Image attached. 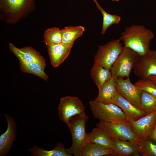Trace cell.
<instances>
[{
  "instance_id": "6da1fadb",
  "label": "cell",
  "mask_w": 156,
  "mask_h": 156,
  "mask_svg": "<svg viewBox=\"0 0 156 156\" xmlns=\"http://www.w3.org/2000/svg\"><path fill=\"white\" fill-rule=\"evenodd\" d=\"M154 37L153 32L143 25H133L125 28L119 39L124 46L141 56L150 50V43Z\"/></svg>"
},
{
  "instance_id": "7a4b0ae2",
  "label": "cell",
  "mask_w": 156,
  "mask_h": 156,
  "mask_svg": "<svg viewBox=\"0 0 156 156\" xmlns=\"http://www.w3.org/2000/svg\"><path fill=\"white\" fill-rule=\"evenodd\" d=\"M89 118L85 112L70 119L67 125L71 133L72 143L70 148L66 149L69 153L75 156H82L86 143V126Z\"/></svg>"
},
{
  "instance_id": "3957f363",
  "label": "cell",
  "mask_w": 156,
  "mask_h": 156,
  "mask_svg": "<svg viewBox=\"0 0 156 156\" xmlns=\"http://www.w3.org/2000/svg\"><path fill=\"white\" fill-rule=\"evenodd\" d=\"M96 126L102 128L112 139L129 141L138 146L141 144V140L126 120L113 122L100 121Z\"/></svg>"
},
{
  "instance_id": "277c9868",
  "label": "cell",
  "mask_w": 156,
  "mask_h": 156,
  "mask_svg": "<svg viewBox=\"0 0 156 156\" xmlns=\"http://www.w3.org/2000/svg\"><path fill=\"white\" fill-rule=\"evenodd\" d=\"M36 0H0L3 18L8 23H15L35 8Z\"/></svg>"
},
{
  "instance_id": "5b68a950",
  "label": "cell",
  "mask_w": 156,
  "mask_h": 156,
  "mask_svg": "<svg viewBox=\"0 0 156 156\" xmlns=\"http://www.w3.org/2000/svg\"><path fill=\"white\" fill-rule=\"evenodd\" d=\"M89 103L92 114L100 121L113 122L126 120L122 110L114 103H103L95 99L89 101Z\"/></svg>"
},
{
  "instance_id": "8992f818",
  "label": "cell",
  "mask_w": 156,
  "mask_h": 156,
  "mask_svg": "<svg viewBox=\"0 0 156 156\" xmlns=\"http://www.w3.org/2000/svg\"><path fill=\"white\" fill-rule=\"evenodd\" d=\"M140 56L133 50L123 46L111 69L112 77L114 79L129 77L135 62Z\"/></svg>"
},
{
  "instance_id": "52a82bcc",
  "label": "cell",
  "mask_w": 156,
  "mask_h": 156,
  "mask_svg": "<svg viewBox=\"0 0 156 156\" xmlns=\"http://www.w3.org/2000/svg\"><path fill=\"white\" fill-rule=\"evenodd\" d=\"M123 46L119 38L112 40L105 44L100 45L95 55L94 64L110 70L120 54Z\"/></svg>"
},
{
  "instance_id": "ba28073f",
  "label": "cell",
  "mask_w": 156,
  "mask_h": 156,
  "mask_svg": "<svg viewBox=\"0 0 156 156\" xmlns=\"http://www.w3.org/2000/svg\"><path fill=\"white\" fill-rule=\"evenodd\" d=\"M60 119L67 125L72 117L85 112V107L77 97L66 96L62 98L58 107Z\"/></svg>"
},
{
  "instance_id": "9c48e42d",
  "label": "cell",
  "mask_w": 156,
  "mask_h": 156,
  "mask_svg": "<svg viewBox=\"0 0 156 156\" xmlns=\"http://www.w3.org/2000/svg\"><path fill=\"white\" fill-rule=\"evenodd\" d=\"M114 79L118 92L131 103L142 109L140 103L141 90L131 82L129 77Z\"/></svg>"
},
{
  "instance_id": "30bf717a",
  "label": "cell",
  "mask_w": 156,
  "mask_h": 156,
  "mask_svg": "<svg viewBox=\"0 0 156 156\" xmlns=\"http://www.w3.org/2000/svg\"><path fill=\"white\" fill-rule=\"evenodd\" d=\"M133 69L135 74L141 79H147L151 76L156 75V57L150 50L140 56L135 62Z\"/></svg>"
},
{
  "instance_id": "8fae6325",
  "label": "cell",
  "mask_w": 156,
  "mask_h": 156,
  "mask_svg": "<svg viewBox=\"0 0 156 156\" xmlns=\"http://www.w3.org/2000/svg\"><path fill=\"white\" fill-rule=\"evenodd\" d=\"M156 121V109L137 120L128 122L141 140L148 138Z\"/></svg>"
},
{
  "instance_id": "7c38bea8",
  "label": "cell",
  "mask_w": 156,
  "mask_h": 156,
  "mask_svg": "<svg viewBox=\"0 0 156 156\" xmlns=\"http://www.w3.org/2000/svg\"><path fill=\"white\" fill-rule=\"evenodd\" d=\"M7 122L6 131L0 136V155L6 156L15 141L16 125L13 118L7 114H4Z\"/></svg>"
},
{
  "instance_id": "4fadbf2b",
  "label": "cell",
  "mask_w": 156,
  "mask_h": 156,
  "mask_svg": "<svg viewBox=\"0 0 156 156\" xmlns=\"http://www.w3.org/2000/svg\"><path fill=\"white\" fill-rule=\"evenodd\" d=\"M9 47L10 51L19 60L37 63L45 68L46 64L44 59L39 52L33 48L26 47L18 48L11 43H9Z\"/></svg>"
},
{
  "instance_id": "5bb4252c",
  "label": "cell",
  "mask_w": 156,
  "mask_h": 156,
  "mask_svg": "<svg viewBox=\"0 0 156 156\" xmlns=\"http://www.w3.org/2000/svg\"><path fill=\"white\" fill-rule=\"evenodd\" d=\"M47 46L51 63L54 67H58L65 60L73 47L62 43Z\"/></svg>"
},
{
  "instance_id": "9a60e30c",
  "label": "cell",
  "mask_w": 156,
  "mask_h": 156,
  "mask_svg": "<svg viewBox=\"0 0 156 156\" xmlns=\"http://www.w3.org/2000/svg\"><path fill=\"white\" fill-rule=\"evenodd\" d=\"M114 104L122 110L128 121L137 120L146 115L143 110L131 103L118 93Z\"/></svg>"
},
{
  "instance_id": "2e32d148",
  "label": "cell",
  "mask_w": 156,
  "mask_h": 156,
  "mask_svg": "<svg viewBox=\"0 0 156 156\" xmlns=\"http://www.w3.org/2000/svg\"><path fill=\"white\" fill-rule=\"evenodd\" d=\"M112 148L117 155L138 156L139 146L131 142L118 139H112Z\"/></svg>"
},
{
  "instance_id": "e0dca14e",
  "label": "cell",
  "mask_w": 156,
  "mask_h": 156,
  "mask_svg": "<svg viewBox=\"0 0 156 156\" xmlns=\"http://www.w3.org/2000/svg\"><path fill=\"white\" fill-rule=\"evenodd\" d=\"M98 90V96L95 100L105 103H114L118 92L113 77Z\"/></svg>"
},
{
  "instance_id": "ac0fdd59",
  "label": "cell",
  "mask_w": 156,
  "mask_h": 156,
  "mask_svg": "<svg viewBox=\"0 0 156 156\" xmlns=\"http://www.w3.org/2000/svg\"><path fill=\"white\" fill-rule=\"evenodd\" d=\"M90 75L98 90L112 78L111 70L96 64L91 69Z\"/></svg>"
},
{
  "instance_id": "d6986e66",
  "label": "cell",
  "mask_w": 156,
  "mask_h": 156,
  "mask_svg": "<svg viewBox=\"0 0 156 156\" xmlns=\"http://www.w3.org/2000/svg\"><path fill=\"white\" fill-rule=\"evenodd\" d=\"M85 143L97 144L111 148L112 140L102 128L97 127L86 133Z\"/></svg>"
},
{
  "instance_id": "ffe728a7",
  "label": "cell",
  "mask_w": 156,
  "mask_h": 156,
  "mask_svg": "<svg viewBox=\"0 0 156 156\" xmlns=\"http://www.w3.org/2000/svg\"><path fill=\"white\" fill-rule=\"evenodd\" d=\"M111 148L103 145L92 143H86L82 156H104L116 155Z\"/></svg>"
},
{
  "instance_id": "44dd1931",
  "label": "cell",
  "mask_w": 156,
  "mask_h": 156,
  "mask_svg": "<svg viewBox=\"0 0 156 156\" xmlns=\"http://www.w3.org/2000/svg\"><path fill=\"white\" fill-rule=\"evenodd\" d=\"M61 30L62 43L72 46L85 31L84 28L81 25L65 27Z\"/></svg>"
},
{
  "instance_id": "7402d4cb",
  "label": "cell",
  "mask_w": 156,
  "mask_h": 156,
  "mask_svg": "<svg viewBox=\"0 0 156 156\" xmlns=\"http://www.w3.org/2000/svg\"><path fill=\"white\" fill-rule=\"evenodd\" d=\"M32 155L35 156H72L68 153L64 147L63 144L57 142L56 146L53 149L47 151L40 147L34 145L29 149Z\"/></svg>"
},
{
  "instance_id": "603a6c76",
  "label": "cell",
  "mask_w": 156,
  "mask_h": 156,
  "mask_svg": "<svg viewBox=\"0 0 156 156\" xmlns=\"http://www.w3.org/2000/svg\"><path fill=\"white\" fill-rule=\"evenodd\" d=\"M21 70L23 73L34 75L47 81L49 77L44 71L45 68L36 63H29L19 60Z\"/></svg>"
},
{
  "instance_id": "cb8c5ba5",
  "label": "cell",
  "mask_w": 156,
  "mask_h": 156,
  "mask_svg": "<svg viewBox=\"0 0 156 156\" xmlns=\"http://www.w3.org/2000/svg\"><path fill=\"white\" fill-rule=\"evenodd\" d=\"M96 6L102 15L103 23L101 34L104 35L110 26L113 24H118L121 21V18L119 16L108 13L99 4Z\"/></svg>"
},
{
  "instance_id": "d4e9b609",
  "label": "cell",
  "mask_w": 156,
  "mask_h": 156,
  "mask_svg": "<svg viewBox=\"0 0 156 156\" xmlns=\"http://www.w3.org/2000/svg\"><path fill=\"white\" fill-rule=\"evenodd\" d=\"M140 103L146 115L156 109V97L144 91L141 90Z\"/></svg>"
},
{
  "instance_id": "484cf974",
  "label": "cell",
  "mask_w": 156,
  "mask_h": 156,
  "mask_svg": "<svg viewBox=\"0 0 156 156\" xmlns=\"http://www.w3.org/2000/svg\"><path fill=\"white\" fill-rule=\"evenodd\" d=\"M44 41L47 45L62 43L61 30L56 27L48 28L44 31Z\"/></svg>"
},
{
  "instance_id": "4316f807",
  "label": "cell",
  "mask_w": 156,
  "mask_h": 156,
  "mask_svg": "<svg viewBox=\"0 0 156 156\" xmlns=\"http://www.w3.org/2000/svg\"><path fill=\"white\" fill-rule=\"evenodd\" d=\"M139 146V156H156V144L148 138L141 140Z\"/></svg>"
},
{
  "instance_id": "83f0119b",
  "label": "cell",
  "mask_w": 156,
  "mask_h": 156,
  "mask_svg": "<svg viewBox=\"0 0 156 156\" xmlns=\"http://www.w3.org/2000/svg\"><path fill=\"white\" fill-rule=\"evenodd\" d=\"M134 84L141 90L147 92L156 97V84L148 79H140Z\"/></svg>"
},
{
  "instance_id": "f1b7e54d",
  "label": "cell",
  "mask_w": 156,
  "mask_h": 156,
  "mask_svg": "<svg viewBox=\"0 0 156 156\" xmlns=\"http://www.w3.org/2000/svg\"><path fill=\"white\" fill-rule=\"evenodd\" d=\"M148 138L151 139L156 142V121L153 127L149 134Z\"/></svg>"
},
{
  "instance_id": "f546056e",
  "label": "cell",
  "mask_w": 156,
  "mask_h": 156,
  "mask_svg": "<svg viewBox=\"0 0 156 156\" xmlns=\"http://www.w3.org/2000/svg\"><path fill=\"white\" fill-rule=\"evenodd\" d=\"M147 79L156 84V75L151 76H149Z\"/></svg>"
},
{
  "instance_id": "4dcf8cb0",
  "label": "cell",
  "mask_w": 156,
  "mask_h": 156,
  "mask_svg": "<svg viewBox=\"0 0 156 156\" xmlns=\"http://www.w3.org/2000/svg\"><path fill=\"white\" fill-rule=\"evenodd\" d=\"M151 51L153 55L156 57V51L154 50H151Z\"/></svg>"
},
{
  "instance_id": "1f68e13d",
  "label": "cell",
  "mask_w": 156,
  "mask_h": 156,
  "mask_svg": "<svg viewBox=\"0 0 156 156\" xmlns=\"http://www.w3.org/2000/svg\"><path fill=\"white\" fill-rule=\"evenodd\" d=\"M93 1L95 3L96 5H97L98 4H99V3H98V1H97V0H93Z\"/></svg>"
},
{
  "instance_id": "d6a6232c",
  "label": "cell",
  "mask_w": 156,
  "mask_h": 156,
  "mask_svg": "<svg viewBox=\"0 0 156 156\" xmlns=\"http://www.w3.org/2000/svg\"><path fill=\"white\" fill-rule=\"evenodd\" d=\"M111 0L114 1H119V0Z\"/></svg>"
}]
</instances>
